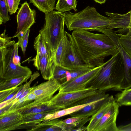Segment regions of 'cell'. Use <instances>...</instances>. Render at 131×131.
Listing matches in <instances>:
<instances>
[{
  "label": "cell",
  "instance_id": "3",
  "mask_svg": "<svg viewBox=\"0 0 131 131\" xmlns=\"http://www.w3.org/2000/svg\"><path fill=\"white\" fill-rule=\"evenodd\" d=\"M60 12L64 18L65 25L70 31L77 29L94 31L98 28H107L111 23L109 17L102 15L95 7L89 6L78 12Z\"/></svg>",
  "mask_w": 131,
  "mask_h": 131
},
{
  "label": "cell",
  "instance_id": "39",
  "mask_svg": "<svg viewBox=\"0 0 131 131\" xmlns=\"http://www.w3.org/2000/svg\"><path fill=\"white\" fill-rule=\"evenodd\" d=\"M119 131H131V123L124 125L118 127Z\"/></svg>",
  "mask_w": 131,
  "mask_h": 131
},
{
  "label": "cell",
  "instance_id": "35",
  "mask_svg": "<svg viewBox=\"0 0 131 131\" xmlns=\"http://www.w3.org/2000/svg\"><path fill=\"white\" fill-rule=\"evenodd\" d=\"M16 87L0 91V102H2L4 100L11 94Z\"/></svg>",
  "mask_w": 131,
  "mask_h": 131
},
{
  "label": "cell",
  "instance_id": "4",
  "mask_svg": "<svg viewBox=\"0 0 131 131\" xmlns=\"http://www.w3.org/2000/svg\"><path fill=\"white\" fill-rule=\"evenodd\" d=\"M65 25L64 18L61 12L53 10L45 14L44 25L39 31L45 39L50 60L54 63L58 47L65 35Z\"/></svg>",
  "mask_w": 131,
  "mask_h": 131
},
{
  "label": "cell",
  "instance_id": "42",
  "mask_svg": "<svg viewBox=\"0 0 131 131\" xmlns=\"http://www.w3.org/2000/svg\"><path fill=\"white\" fill-rule=\"evenodd\" d=\"M130 10L131 11V9Z\"/></svg>",
  "mask_w": 131,
  "mask_h": 131
},
{
  "label": "cell",
  "instance_id": "23",
  "mask_svg": "<svg viewBox=\"0 0 131 131\" xmlns=\"http://www.w3.org/2000/svg\"><path fill=\"white\" fill-rule=\"evenodd\" d=\"M30 3L40 11L45 14L53 10L55 8L56 0H29Z\"/></svg>",
  "mask_w": 131,
  "mask_h": 131
},
{
  "label": "cell",
  "instance_id": "12",
  "mask_svg": "<svg viewBox=\"0 0 131 131\" xmlns=\"http://www.w3.org/2000/svg\"><path fill=\"white\" fill-rule=\"evenodd\" d=\"M119 107L115 101L93 131H119L116 124Z\"/></svg>",
  "mask_w": 131,
  "mask_h": 131
},
{
  "label": "cell",
  "instance_id": "25",
  "mask_svg": "<svg viewBox=\"0 0 131 131\" xmlns=\"http://www.w3.org/2000/svg\"><path fill=\"white\" fill-rule=\"evenodd\" d=\"M115 100L119 107L124 105H131V88L123 90L116 95Z\"/></svg>",
  "mask_w": 131,
  "mask_h": 131
},
{
  "label": "cell",
  "instance_id": "40",
  "mask_svg": "<svg viewBox=\"0 0 131 131\" xmlns=\"http://www.w3.org/2000/svg\"><path fill=\"white\" fill-rule=\"evenodd\" d=\"M96 3H98L100 4H102V0H93Z\"/></svg>",
  "mask_w": 131,
  "mask_h": 131
},
{
  "label": "cell",
  "instance_id": "18",
  "mask_svg": "<svg viewBox=\"0 0 131 131\" xmlns=\"http://www.w3.org/2000/svg\"><path fill=\"white\" fill-rule=\"evenodd\" d=\"M48 114L43 113L22 114L24 124L20 126V128H26L30 127H32V128H33L37 125L41 123L43 119Z\"/></svg>",
  "mask_w": 131,
  "mask_h": 131
},
{
  "label": "cell",
  "instance_id": "36",
  "mask_svg": "<svg viewBox=\"0 0 131 131\" xmlns=\"http://www.w3.org/2000/svg\"><path fill=\"white\" fill-rule=\"evenodd\" d=\"M14 45L15 47V52L13 59V61L15 64L20 65L21 63L19 62V59L18 53V49L19 47L18 42L15 43Z\"/></svg>",
  "mask_w": 131,
  "mask_h": 131
},
{
  "label": "cell",
  "instance_id": "22",
  "mask_svg": "<svg viewBox=\"0 0 131 131\" xmlns=\"http://www.w3.org/2000/svg\"><path fill=\"white\" fill-rule=\"evenodd\" d=\"M57 119L41 122L28 131H62L58 126V123L59 119Z\"/></svg>",
  "mask_w": 131,
  "mask_h": 131
},
{
  "label": "cell",
  "instance_id": "27",
  "mask_svg": "<svg viewBox=\"0 0 131 131\" xmlns=\"http://www.w3.org/2000/svg\"><path fill=\"white\" fill-rule=\"evenodd\" d=\"M40 75V74L38 71L34 72L33 74L31 75L30 79L29 82H27L24 84L22 88L15 96L11 99L7 101L8 104H10L17 99L30 86V85L32 82L38 77Z\"/></svg>",
  "mask_w": 131,
  "mask_h": 131
},
{
  "label": "cell",
  "instance_id": "9",
  "mask_svg": "<svg viewBox=\"0 0 131 131\" xmlns=\"http://www.w3.org/2000/svg\"><path fill=\"white\" fill-rule=\"evenodd\" d=\"M36 14L35 10L30 8L27 1L21 5L16 16L17 31L12 38L17 37L30 29L36 22Z\"/></svg>",
  "mask_w": 131,
  "mask_h": 131
},
{
  "label": "cell",
  "instance_id": "5",
  "mask_svg": "<svg viewBox=\"0 0 131 131\" xmlns=\"http://www.w3.org/2000/svg\"><path fill=\"white\" fill-rule=\"evenodd\" d=\"M105 91L92 87L80 90L58 93L50 100L59 110L93 102L110 96Z\"/></svg>",
  "mask_w": 131,
  "mask_h": 131
},
{
  "label": "cell",
  "instance_id": "29",
  "mask_svg": "<svg viewBox=\"0 0 131 131\" xmlns=\"http://www.w3.org/2000/svg\"><path fill=\"white\" fill-rule=\"evenodd\" d=\"M93 68L85 67L71 71H67L66 74V81H69L88 72Z\"/></svg>",
  "mask_w": 131,
  "mask_h": 131
},
{
  "label": "cell",
  "instance_id": "8",
  "mask_svg": "<svg viewBox=\"0 0 131 131\" xmlns=\"http://www.w3.org/2000/svg\"><path fill=\"white\" fill-rule=\"evenodd\" d=\"M104 34L113 41L120 51L123 58L124 66V77L119 90L131 88V55L122 46L118 40V35L113 29H108L104 32Z\"/></svg>",
  "mask_w": 131,
  "mask_h": 131
},
{
  "label": "cell",
  "instance_id": "33",
  "mask_svg": "<svg viewBox=\"0 0 131 131\" xmlns=\"http://www.w3.org/2000/svg\"><path fill=\"white\" fill-rule=\"evenodd\" d=\"M30 30L29 29L23 34H21L17 37L19 47H21L24 53H25L26 49Z\"/></svg>",
  "mask_w": 131,
  "mask_h": 131
},
{
  "label": "cell",
  "instance_id": "34",
  "mask_svg": "<svg viewBox=\"0 0 131 131\" xmlns=\"http://www.w3.org/2000/svg\"><path fill=\"white\" fill-rule=\"evenodd\" d=\"M21 0H6L8 10L10 14L15 13L18 9Z\"/></svg>",
  "mask_w": 131,
  "mask_h": 131
},
{
  "label": "cell",
  "instance_id": "21",
  "mask_svg": "<svg viewBox=\"0 0 131 131\" xmlns=\"http://www.w3.org/2000/svg\"><path fill=\"white\" fill-rule=\"evenodd\" d=\"M34 47L36 51V54L33 60L37 59L44 55H48L49 57L45 39L41 34L39 33L35 38Z\"/></svg>",
  "mask_w": 131,
  "mask_h": 131
},
{
  "label": "cell",
  "instance_id": "15",
  "mask_svg": "<svg viewBox=\"0 0 131 131\" xmlns=\"http://www.w3.org/2000/svg\"><path fill=\"white\" fill-rule=\"evenodd\" d=\"M33 61L34 66L38 70H40L43 79L48 80L53 78L56 64L50 61L48 55L43 56Z\"/></svg>",
  "mask_w": 131,
  "mask_h": 131
},
{
  "label": "cell",
  "instance_id": "26",
  "mask_svg": "<svg viewBox=\"0 0 131 131\" xmlns=\"http://www.w3.org/2000/svg\"><path fill=\"white\" fill-rule=\"evenodd\" d=\"M31 102H32L27 100L26 96L20 99H18L10 103H11L10 107L7 111L3 116L9 113L17 111Z\"/></svg>",
  "mask_w": 131,
  "mask_h": 131
},
{
  "label": "cell",
  "instance_id": "10",
  "mask_svg": "<svg viewBox=\"0 0 131 131\" xmlns=\"http://www.w3.org/2000/svg\"><path fill=\"white\" fill-rule=\"evenodd\" d=\"M65 33L68 37V41L65 56L61 66L70 71L87 67L94 68L85 64L82 60L75 47L71 34L66 31Z\"/></svg>",
  "mask_w": 131,
  "mask_h": 131
},
{
  "label": "cell",
  "instance_id": "13",
  "mask_svg": "<svg viewBox=\"0 0 131 131\" xmlns=\"http://www.w3.org/2000/svg\"><path fill=\"white\" fill-rule=\"evenodd\" d=\"M23 124L22 114L17 111L0 116V131H9L18 129Z\"/></svg>",
  "mask_w": 131,
  "mask_h": 131
},
{
  "label": "cell",
  "instance_id": "32",
  "mask_svg": "<svg viewBox=\"0 0 131 131\" xmlns=\"http://www.w3.org/2000/svg\"><path fill=\"white\" fill-rule=\"evenodd\" d=\"M6 30L5 28L4 32L1 34L0 36V49L11 46L15 43L14 40H12V37L8 36L6 34Z\"/></svg>",
  "mask_w": 131,
  "mask_h": 131
},
{
  "label": "cell",
  "instance_id": "19",
  "mask_svg": "<svg viewBox=\"0 0 131 131\" xmlns=\"http://www.w3.org/2000/svg\"><path fill=\"white\" fill-rule=\"evenodd\" d=\"M31 75L7 80H0V91L16 87L27 82Z\"/></svg>",
  "mask_w": 131,
  "mask_h": 131
},
{
  "label": "cell",
  "instance_id": "37",
  "mask_svg": "<svg viewBox=\"0 0 131 131\" xmlns=\"http://www.w3.org/2000/svg\"><path fill=\"white\" fill-rule=\"evenodd\" d=\"M84 117H71L62 120V122L65 124H71L83 119Z\"/></svg>",
  "mask_w": 131,
  "mask_h": 131
},
{
  "label": "cell",
  "instance_id": "7",
  "mask_svg": "<svg viewBox=\"0 0 131 131\" xmlns=\"http://www.w3.org/2000/svg\"><path fill=\"white\" fill-rule=\"evenodd\" d=\"M107 62V61L100 66L93 68L88 72L80 76L61 84L59 92H67L85 89L87 84L99 74Z\"/></svg>",
  "mask_w": 131,
  "mask_h": 131
},
{
  "label": "cell",
  "instance_id": "24",
  "mask_svg": "<svg viewBox=\"0 0 131 131\" xmlns=\"http://www.w3.org/2000/svg\"><path fill=\"white\" fill-rule=\"evenodd\" d=\"M77 0H58L55 9L60 12H69L72 10L77 12Z\"/></svg>",
  "mask_w": 131,
  "mask_h": 131
},
{
  "label": "cell",
  "instance_id": "17",
  "mask_svg": "<svg viewBox=\"0 0 131 131\" xmlns=\"http://www.w3.org/2000/svg\"><path fill=\"white\" fill-rule=\"evenodd\" d=\"M115 100L113 95H110L109 100L101 107L94 115L92 116L88 125L86 127V131L93 130L100 121L102 117L111 107Z\"/></svg>",
  "mask_w": 131,
  "mask_h": 131
},
{
  "label": "cell",
  "instance_id": "2",
  "mask_svg": "<svg viewBox=\"0 0 131 131\" xmlns=\"http://www.w3.org/2000/svg\"><path fill=\"white\" fill-rule=\"evenodd\" d=\"M124 77V62L119 50L107 61L99 74L87 84L86 88L104 91L119 90Z\"/></svg>",
  "mask_w": 131,
  "mask_h": 131
},
{
  "label": "cell",
  "instance_id": "6",
  "mask_svg": "<svg viewBox=\"0 0 131 131\" xmlns=\"http://www.w3.org/2000/svg\"><path fill=\"white\" fill-rule=\"evenodd\" d=\"M14 45L0 49V80H7L32 75L31 71L28 67L17 65L14 62Z\"/></svg>",
  "mask_w": 131,
  "mask_h": 131
},
{
  "label": "cell",
  "instance_id": "11",
  "mask_svg": "<svg viewBox=\"0 0 131 131\" xmlns=\"http://www.w3.org/2000/svg\"><path fill=\"white\" fill-rule=\"evenodd\" d=\"M61 85L59 81L52 78L31 87L30 91L33 92L37 97L33 102L38 103L50 101L55 93L59 90Z\"/></svg>",
  "mask_w": 131,
  "mask_h": 131
},
{
  "label": "cell",
  "instance_id": "28",
  "mask_svg": "<svg viewBox=\"0 0 131 131\" xmlns=\"http://www.w3.org/2000/svg\"><path fill=\"white\" fill-rule=\"evenodd\" d=\"M69 71L61 66L56 65L54 71L53 78L59 81L61 84L66 81L65 75Z\"/></svg>",
  "mask_w": 131,
  "mask_h": 131
},
{
  "label": "cell",
  "instance_id": "30",
  "mask_svg": "<svg viewBox=\"0 0 131 131\" xmlns=\"http://www.w3.org/2000/svg\"><path fill=\"white\" fill-rule=\"evenodd\" d=\"M0 24L5 23L10 20L6 0H0Z\"/></svg>",
  "mask_w": 131,
  "mask_h": 131
},
{
  "label": "cell",
  "instance_id": "38",
  "mask_svg": "<svg viewBox=\"0 0 131 131\" xmlns=\"http://www.w3.org/2000/svg\"><path fill=\"white\" fill-rule=\"evenodd\" d=\"M23 85L24 84H23L17 87L14 91L11 94L4 100L2 102L8 100L13 98L22 88Z\"/></svg>",
  "mask_w": 131,
  "mask_h": 131
},
{
  "label": "cell",
  "instance_id": "20",
  "mask_svg": "<svg viewBox=\"0 0 131 131\" xmlns=\"http://www.w3.org/2000/svg\"><path fill=\"white\" fill-rule=\"evenodd\" d=\"M68 41V38L65 33V35L59 43L56 52L54 62L56 65L61 66L65 56Z\"/></svg>",
  "mask_w": 131,
  "mask_h": 131
},
{
  "label": "cell",
  "instance_id": "31",
  "mask_svg": "<svg viewBox=\"0 0 131 131\" xmlns=\"http://www.w3.org/2000/svg\"><path fill=\"white\" fill-rule=\"evenodd\" d=\"M118 40L126 50L131 55V38L128 34H118Z\"/></svg>",
  "mask_w": 131,
  "mask_h": 131
},
{
  "label": "cell",
  "instance_id": "41",
  "mask_svg": "<svg viewBox=\"0 0 131 131\" xmlns=\"http://www.w3.org/2000/svg\"><path fill=\"white\" fill-rule=\"evenodd\" d=\"M130 38H131V36L130 35Z\"/></svg>",
  "mask_w": 131,
  "mask_h": 131
},
{
  "label": "cell",
  "instance_id": "1",
  "mask_svg": "<svg viewBox=\"0 0 131 131\" xmlns=\"http://www.w3.org/2000/svg\"><path fill=\"white\" fill-rule=\"evenodd\" d=\"M75 29L71 34L76 49L85 64L94 68L104 63L105 58L119 50L112 39L103 33Z\"/></svg>",
  "mask_w": 131,
  "mask_h": 131
},
{
  "label": "cell",
  "instance_id": "16",
  "mask_svg": "<svg viewBox=\"0 0 131 131\" xmlns=\"http://www.w3.org/2000/svg\"><path fill=\"white\" fill-rule=\"evenodd\" d=\"M109 96L103 98L69 115L71 117H87L92 116L109 99Z\"/></svg>",
  "mask_w": 131,
  "mask_h": 131
},
{
  "label": "cell",
  "instance_id": "14",
  "mask_svg": "<svg viewBox=\"0 0 131 131\" xmlns=\"http://www.w3.org/2000/svg\"><path fill=\"white\" fill-rule=\"evenodd\" d=\"M58 110L49 101L38 103H35L33 101L17 111L22 114H27L43 113H51Z\"/></svg>",
  "mask_w": 131,
  "mask_h": 131
}]
</instances>
